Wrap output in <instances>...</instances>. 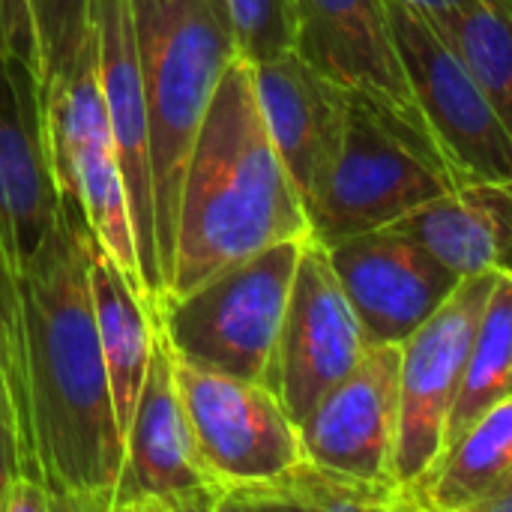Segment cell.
Returning <instances> with one entry per match:
<instances>
[{"instance_id": "24", "label": "cell", "mask_w": 512, "mask_h": 512, "mask_svg": "<svg viewBox=\"0 0 512 512\" xmlns=\"http://www.w3.org/2000/svg\"><path fill=\"white\" fill-rule=\"evenodd\" d=\"M237 54L249 63L276 60L294 51L297 9L294 0H225Z\"/></svg>"}, {"instance_id": "21", "label": "cell", "mask_w": 512, "mask_h": 512, "mask_svg": "<svg viewBox=\"0 0 512 512\" xmlns=\"http://www.w3.org/2000/svg\"><path fill=\"white\" fill-rule=\"evenodd\" d=\"M512 396V276H498V285L480 318L465 378L444 432V453L498 402Z\"/></svg>"}, {"instance_id": "6", "label": "cell", "mask_w": 512, "mask_h": 512, "mask_svg": "<svg viewBox=\"0 0 512 512\" xmlns=\"http://www.w3.org/2000/svg\"><path fill=\"white\" fill-rule=\"evenodd\" d=\"M294 9V51L312 69L366 99L411 147L456 174L411 90L387 0H294Z\"/></svg>"}, {"instance_id": "14", "label": "cell", "mask_w": 512, "mask_h": 512, "mask_svg": "<svg viewBox=\"0 0 512 512\" xmlns=\"http://www.w3.org/2000/svg\"><path fill=\"white\" fill-rule=\"evenodd\" d=\"M39 72L0 51V246L21 273L60 219Z\"/></svg>"}, {"instance_id": "17", "label": "cell", "mask_w": 512, "mask_h": 512, "mask_svg": "<svg viewBox=\"0 0 512 512\" xmlns=\"http://www.w3.org/2000/svg\"><path fill=\"white\" fill-rule=\"evenodd\" d=\"M393 228L462 279L480 273L512 276V183H459L393 222Z\"/></svg>"}, {"instance_id": "16", "label": "cell", "mask_w": 512, "mask_h": 512, "mask_svg": "<svg viewBox=\"0 0 512 512\" xmlns=\"http://www.w3.org/2000/svg\"><path fill=\"white\" fill-rule=\"evenodd\" d=\"M252 72L270 138L309 213L339 159L351 93L312 69L297 51L252 63Z\"/></svg>"}, {"instance_id": "28", "label": "cell", "mask_w": 512, "mask_h": 512, "mask_svg": "<svg viewBox=\"0 0 512 512\" xmlns=\"http://www.w3.org/2000/svg\"><path fill=\"white\" fill-rule=\"evenodd\" d=\"M21 477V459H18V444L12 429L0 420V512L6 504V495L12 489V483Z\"/></svg>"}, {"instance_id": "22", "label": "cell", "mask_w": 512, "mask_h": 512, "mask_svg": "<svg viewBox=\"0 0 512 512\" xmlns=\"http://www.w3.org/2000/svg\"><path fill=\"white\" fill-rule=\"evenodd\" d=\"M75 183H78V198H81V210H84L90 231L96 234L102 249L120 264L132 291L150 309L141 258H138V243H135L129 192H126V180H123V171H120V162L114 153V141H99L78 153Z\"/></svg>"}, {"instance_id": "11", "label": "cell", "mask_w": 512, "mask_h": 512, "mask_svg": "<svg viewBox=\"0 0 512 512\" xmlns=\"http://www.w3.org/2000/svg\"><path fill=\"white\" fill-rule=\"evenodd\" d=\"M174 378L198 450L225 492L276 477L303 459L297 423L261 381L198 369L177 357Z\"/></svg>"}, {"instance_id": "20", "label": "cell", "mask_w": 512, "mask_h": 512, "mask_svg": "<svg viewBox=\"0 0 512 512\" xmlns=\"http://www.w3.org/2000/svg\"><path fill=\"white\" fill-rule=\"evenodd\" d=\"M512 471V396L486 411L435 465L417 512H474Z\"/></svg>"}, {"instance_id": "19", "label": "cell", "mask_w": 512, "mask_h": 512, "mask_svg": "<svg viewBox=\"0 0 512 512\" xmlns=\"http://www.w3.org/2000/svg\"><path fill=\"white\" fill-rule=\"evenodd\" d=\"M417 512L408 492L387 483L357 480L312 459H297L276 477L234 486L225 492L219 512Z\"/></svg>"}, {"instance_id": "13", "label": "cell", "mask_w": 512, "mask_h": 512, "mask_svg": "<svg viewBox=\"0 0 512 512\" xmlns=\"http://www.w3.org/2000/svg\"><path fill=\"white\" fill-rule=\"evenodd\" d=\"M399 372L402 345H369L297 423L303 456L357 480L399 486Z\"/></svg>"}, {"instance_id": "27", "label": "cell", "mask_w": 512, "mask_h": 512, "mask_svg": "<svg viewBox=\"0 0 512 512\" xmlns=\"http://www.w3.org/2000/svg\"><path fill=\"white\" fill-rule=\"evenodd\" d=\"M3 512H60V504L42 480L21 474L6 495Z\"/></svg>"}, {"instance_id": "9", "label": "cell", "mask_w": 512, "mask_h": 512, "mask_svg": "<svg viewBox=\"0 0 512 512\" xmlns=\"http://www.w3.org/2000/svg\"><path fill=\"white\" fill-rule=\"evenodd\" d=\"M387 9L411 90L447 162L462 180L512 183L510 129L474 72L423 15L399 0H387Z\"/></svg>"}, {"instance_id": "8", "label": "cell", "mask_w": 512, "mask_h": 512, "mask_svg": "<svg viewBox=\"0 0 512 512\" xmlns=\"http://www.w3.org/2000/svg\"><path fill=\"white\" fill-rule=\"evenodd\" d=\"M225 486L207 468L186 420L174 354L156 327L150 369L123 438L111 512H219Z\"/></svg>"}, {"instance_id": "18", "label": "cell", "mask_w": 512, "mask_h": 512, "mask_svg": "<svg viewBox=\"0 0 512 512\" xmlns=\"http://www.w3.org/2000/svg\"><path fill=\"white\" fill-rule=\"evenodd\" d=\"M81 234H84V249H87V279H90L96 333H99L102 357L108 366L117 423L126 438L132 411L141 396L144 375L150 369L156 324H153L150 309L132 291L120 264L102 249V243L96 240L90 225H84Z\"/></svg>"}, {"instance_id": "10", "label": "cell", "mask_w": 512, "mask_h": 512, "mask_svg": "<svg viewBox=\"0 0 512 512\" xmlns=\"http://www.w3.org/2000/svg\"><path fill=\"white\" fill-rule=\"evenodd\" d=\"M366 348V333L333 270L327 246L309 237L294 270L267 387L279 396L288 417L300 423L360 363Z\"/></svg>"}, {"instance_id": "5", "label": "cell", "mask_w": 512, "mask_h": 512, "mask_svg": "<svg viewBox=\"0 0 512 512\" xmlns=\"http://www.w3.org/2000/svg\"><path fill=\"white\" fill-rule=\"evenodd\" d=\"M459 183L465 180L411 147L366 99L351 93L339 159L309 207L312 237L330 246L393 225Z\"/></svg>"}, {"instance_id": "26", "label": "cell", "mask_w": 512, "mask_h": 512, "mask_svg": "<svg viewBox=\"0 0 512 512\" xmlns=\"http://www.w3.org/2000/svg\"><path fill=\"white\" fill-rule=\"evenodd\" d=\"M0 51L27 60L42 78L33 0H0Z\"/></svg>"}, {"instance_id": "12", "label": "cell", "mask_w": 512, "mask_h": 512, "mask_svg": "<svg viewBox=\"0 0 512 512\" xmlns=\"http://www.w3.org/2000/svg\"><path fill=\"white\" fill-rule=\"evenodd\" d=\"M327 252L369 345H402L462 282L393 225L330 243Z\"/></svg>"}, {"instance_id": "25", "label": "cell", "mask_w": 512, "mask_h": 512, "mask_svg": "<svg viewBox=\"0 0 512 512\" xmlns=\"http://www.w3.org/2000/svg\"><path fill=\"white\" fill-rule=\"evenodd\" d=\"M93 0H33L42 87L57 81L90 36Z\"/></svg>"}, {"instance_id": "29", "label": "cell", "mask_w": 512, "mask_h": 512, "mask_svg": "<svg viewBox=\"0 0 512 512\" xmlns=\"http://www.w3.org/2000/svg\"><path fill=\"white\" fill-rule=\"evenodd\" d=\"M399 3H405L408 9H414L417 15H423L429 24H438V21L456 15V12L474 9V6H480L486 0H399ZM492 3H507V6H512V0H492Z\"/></svg>"}, {"instance_id": "4", "label": "cell", "mask_w": 512, "mask_h": 512, "mask_svg": "<svg viewBox=\"0 0 512 512\" xmlns=\"http://www.w3.org/2000/svg\"><path fill=\"white\" fill-rule=\"evenodd\" d=\"M306 240L276 243L213 273L186 294L165 297L156 306L153 324L168 339L171 354L198 369L267 387Z\"/></svg>"}, {"instance_id": "15", "label": "cell", "mask_w": 512, "mask_h": 512, "mask_svg": "<svg viewBox=\"0 0 512 512\" xmlns=\"http://www.w3.org/2000/svg\"><path fill=\"white\" fill-rule=\"evenodd\" d=\"M90 24L96 30L99 48V78L111 120L114 153L126 180L135 243L141 258V273L147 285L150 312L156 318V306L165 297V282L159 270V246H156V207H153V159H150V117L144 78L138 63L132 0H93Z\"/></svg>"}, {"instance_id": "2", "label": "cell", "mask_w": 512, "mask_h": 512, "mask_svg": "<svg viewBox=\"0 0 512 512\" xmlns=\"http://www.w3.org/2000/svg\"><path fill=\"white\" fill-rule=\"evenodd\" d=\"M306 237L309 213L264 123L252 63L237 57L186 159L165 297L186 294L276 243Z\"/></svg>"}, {"instance_id": "23", "label": "cell", "mask_w": 512, "mask_h": 512, "mask_svg": "<svg viewBox=\"0 0 512 512\" xmlns=\"http://www.w3.org/2000/svg\"><path fill=\"white\" fill-rule=\"evenodd\" d=\"M432 27L474 72L512 135V6L486 0Z\"/></svg>"}, {"instance_id": "31", "label": "cell", "mask_w": 512, "mask_h": 512, "mask_svg": "<svg viewBox=\"0 0 512 512\" xmlns=\"http://www.w3.org/2000/svg\"><path fill=\"white\" fill-rule=\"evenodd\" d=\"M0 420L12 429L15 435V408H12V396H9V387H6V378H3V369H0ZM18 444V441H15Z\"/></svg>"}, {"instance_id": "30", "label": "cell", "mask_w": 512, "mask_h": 512, "mask_svg": "<svg viewBox=\"0 0 512 512\" xmlns=\"http://www.w3.org/2000/svg\"><path fill=\"white\" fill-rule=\"evenodd\" d=\"M474 512H512V471L474 507Z\"/></svg>"}, {"instance_id": "1", "label": "cell", "mask_w": 512, "mask_h": 512, "mask_svg": "<svg viewBox=\"0 0 512 512\" xmlns=\"http://www.w3.org/2000/svg\"><path fill=\"white\" fill-rule=\"evenodd\" d=\"M84 225L60 213L18 273L39 477L60 512H111L123 462L87 279Z\"/></svg>"}, {"instance_id": "7", "label": "cell", "mask_w": 512, "mask_h": 512, "mask_svg": "<svg viewBox=\"0 0 512 512\" xmlns=\"http://www.w3.org/2000/svg\"><path fill=\"white\" fill-rule=\"evenodd\" d=\"M501 273L465 276L447 303L402 342L396 480L417 510V492L444 456V432L456 405L468 354Z\"/></svg>"}, {"instance_id": "3", "label": "cell", "mask_w": 512, "mask_h": 512, "mask_svg": "<svg viewBox=\"0 0 512 512\" xmlns=\"http://www.w3.org/2000/svg\"><path fill=\"white\" fill-rule=\"evenodd\" d=\"M132 21L150 117L159 270L168 291L186 159L225 69L240 54L225 0H132Z\"/></svg>"}]
</instances>
